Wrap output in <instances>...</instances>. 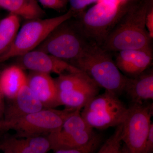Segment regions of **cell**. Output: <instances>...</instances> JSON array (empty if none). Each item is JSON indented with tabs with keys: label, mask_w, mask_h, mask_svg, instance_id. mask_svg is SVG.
<instances>
[{
	"label": "cell",
	"mask_w": 153,
	"mask_h": 153,
	"mask_svg": "<svg viewBox=\"0 0 153 153\" xmlns=\"http://www.w3.org/2000/svg\"><path fill=\"white\" fill-rule=\"evenodd\" d=\"M149 0H135L115 26L101 47L107 52L145 49L152 39L146 27Z\"/></svg>",
	"instance_id": "6da1fadb"
},
{
	"label": "cell",
	"mask_w": 153,
	"mask_h": 153,
	"mask_svg": "<svg viewBox=\"0 0 153 153\" xmlns=\"http://www.w3.org/2000/svg\"><path fill=\"white\" fill-rule=\"evenodd\" d=\"M108 52L91 41L82 55L70 63L85 72L99 87L118 96L124 92L128 77L121 72Z\"/></svg>",
	"instance_id": "7a4b0ae2"
},
{
	"label": "cell",
	"mask_w": 153,
	"mask_h": 153,
	"mask_svg": "<svg viewBox=\"0 0 153 153\" xmlns=\"http://www.w3.org/2000/svg\"><path fill=\"white\" fill-rule=\"evenodd\" d=\"M135 0H103L76 16L77 23L90 41L101 46Z\"/></svg>",
	"instance_id": "3957f363"
},
{
	"label": "cell",
	"mask_w": 153,
	"mask_h": 153,
	"mask_svg": "<svg viewBox=\"0 0 153 153\" xmlns=\"http://www.w3.org/2000/svg\"><path fill=\"white\" fill-rule=\"evenodd\" d=\"M72 18L56 27L34 50L53 55L70 63L80 56L91 41Z\"/></svg>",
	"instance_id": "277c9868"
},
{
	"label": "cell",
	"mask_w": 153,
	"mask_h": 153,
	"mask_svg": "<svg viewBox=\"0 0 153 153\" xmlns=\"http://www.w3.org/2000/svg\"><path fill=\"white\" fill-rule=\"evenodd\" d=\"M74 17L69 10L58 16L27 21L19 28L8 51L0 57V63L36 49L58 25Z\"/></svg>",
	"instance_id": "5b68a950"
},
{
	"label": "cell",
	"mask_w": 153,
	"mask_h": 153,
	"mask_svg": "<svg viewBox=\"0 0 153 153\" xmlns=\"http://www.w3.org/2000/svg\"><path fill=\"white\" fill-rule=\"evenodd\" d=\"M128 110L118 96L105 91L91 99L83 107L80 114L89 127L105 129L123 123Z\"/></svg>",
	"instance_id": "8992f818"
},
{
	"label": "cell",
	"mask_w": 153,
	"mask_h": 153,
	"mask_svg": "<svg viewBox=\"0 0 153 153\" xmlns=\"http://www.w3.org/2000/svg\"><path fill=\"white\" fill-rule=\"evenodd\" d=\"M75 110L44 108L13 121H4L6 131L13 130L16 131L13 136L17 137L47 135L60 131L66 119Z\"/></svg>",
	"instance_id": "52a82bcc"
},
{
	"label": "cell",
	"mask_w": 153,
	"mask_h": 153,
	"mask_svg": "<svg viewBox=\"0 0 153 153\" xmlns=\"http://www.w3.org/2000/svg\"><path fill=\"white\" fill-rule=\"evenodd\" d=\"M153 105L132 103L123 124L122 140L128 153H142L151 124Z\"/></svg>",
	"instance_id": "ba28073f"
},
{
	"label": "cell",
	"mask_w": 153,
	"mask_h": 153,
	"mask_svg": "<svg viewBox=\"0 0 153 153\" xmlns=\"http://www.w3.org/2000/svg\"><path fill=\"white\" fill-rule=\"evenodd\" d=\"M16 65L23 70L60 75L82 71L75 66L46 52L33 50L16 57Z\"/></svg>",
	"instance_id": "9c48e42d"
},
{
	"label": "cell",
	"mask_w": 153,
	"mask_h": 153,
	"mask_svg": "<svg viewBox=\"0 0 153 153\" xmlns=\"http://www.w3.org/2000/svg\"><path fill=\"white\" fill-rule=\"evenodd\" d=\"M152 60V49L150 47L145 49L120 51L115 63L125 76L133 77L148 69Z\"/></svg>",
	"instance_id": "30bf717a"
},
{
	"label": "cell",
	"mask_w": 153,
	"mask_h": 153,
	"mask_svg": "<svg viewBox=\"0 0 153 153\" xmlns=\"http://www.w3.org/2000/svg\"><path fill=\"white\" fill-rule=\"evenodd\" d=\"M27 85L44 108L60 106L58 91L50 74L30 71L27 76Z\"/></svg>",
	"instance_id": "8fae6325"
},
{
	"label": "cell",
	"mask_w": 153,
	"mask_h": 153,
	"mask_svg": "<svg viewBox=\"0 0 153 153\" xmlns=\"http://www.w3.org/2000/svg\"><path fill=\"white\" fill-rule=\"evenodd\" d=\"M9 101V104L5 105L4 114V120L7 122L17 120L44 108L30 90L27 83L13 99Z\"/></svg>",
	"instance_id": "7c38bea8"
},
{
	"label": "cell",
	"mask_w": 153,
	"mask_h": 153,
	"mask_svg": "<svg viewBox=\"0 0 153 153\" xmlns=\"http://www.w3.org/2000/svg\"><path fill=\"white\" fill-rule=\"evenodd\" d=\"M51 150L47 135L27 137L7 136L0 140V151L11 153H48Z\"/></svg>",
	"instance_id": "4fadbf2b"
},
{
	"label": "cell",
	"mask_w": 153,
	"mask_h": 153,
	"mask_svg": "<svg viewBox=\"0 0 153 153\" xmlns=\"http://www.w3.org/2000/svg\"><path fill=\"white\" fill-rule=\"evenodd\" d=\"M96 134L91 128L83 130L61 128L47 136L51 150L54 151L82 146L89 142Z\"/></svg>",
	"instance_id": "5bb4252c"
},
{
	"label": "cell",
	"mask_w": 153,
	"mask_h": 153,
	"mask_svg": "<svg viewBox=\"0 0 153 153\" xmlns=\"http://www.w3.org/2000/svg\"><path fill=\"white\" fill-rule=\"evenodd\" d=\"M124 92L132 103L142 104L144 101L153 100V69H147L135 77H128Z\"/></svg>",
	"instance_id": "9a60e30c"
},
{
	"label": "cell",
	"mask_w": 153,
	"mask_h": 153,
	"mask_svg": "<svg viewBox=\"0 0 153 153\" xmlns=\"http://www.w3.org/2000/svg\"><path fill=\"white\" fill-rule=\"evenodd\" d=\"M27 83L25 70L16 64L0 71V88L4 98L9 100L13 99Z\"/></svg>",
	"instance_id": "2e32d148"
},
{
	"label": "cell",
	"mask_w": 153,
	"mask_h": 153,
	"mask_svg": "<svg viewBox=\"0 0 153 153\" xmlns=\"http://www.w3.org/2000/svg\"><path fill=\"white\" fill-rule=\"evenodd\" d=\"M0 7L27 21L43 19L45 15L36 0H0Z\"/></svg>",
	"instance_id": "e0dca14e"
},
{
	"label": "cell",
	"mask_w": 153,
	"mask_h": 153,
	"mask_svg": "<svg viewBox=\"0 0 153 153\" xmlns=\"http://www.w3.org/2000/svg\"><path fill=\"white\" fill-rule=\"evenodd\" d=\"M100 88L94 83L74 91L58 92L60 105H64L66 108L81 110L91 99L98 94Z\"/></svg>",
	"instance_id": "ac0fdd59"
},
{
	"label": "cell",
	"mask_w": 153,
	"mask_h": 153,
	"mask_svg": "<svg viewBox=\"0 0 153 153\" xmlns=\"http://www.w3.org/2000/svg\"><path fill=\"white\" fill-rule=\"evenodd\" d=\"M20 26V18L14 14L0 20V57L10 48Z\"/></svg>",
	"instance_id": "d6986e66"
},
{
	"label": "cell",
	"mask_w": 153,
	"mask_h": 153,
	"mask_svg": "<svg viewBox=\"0 0 153 153\" xmlns=\"http://www.w3.org/2000/svg\"><path fill=\"white\" fill-rule=\"evenodd\" d=\"M54 80L58 92L76 90L94 82L82 71L60 74Z\"/></svg>",
	"instance_id": "ffe728a7"
},
{
	"label": "cell",
	"mask_w": 153,
	"mask_h": 153,
	"mask_svg": "<svg viewBox=\"0 0 153 153\" xmlns=\"http://www.w3.org/2000/svg\"><path fill=\"white\" fill-rule=\"evenodd\" d=\"M122 124L117 126L114 133L96 153H119L122 147Z\"/></svg>",
	"instance_id": "44dd1931"
},
{
	"label": "cell",
	"mask_w": 153,
	"mask_h": 153,
	"mask_svg": "<svg viewBox=\"0 0 153 153\" xmlns=\"http://www.w3.org/2000/svg\"><path fill=\"white\" fill-rule=\"evenodd\" d=\"M102 141V137L97 134L90 141L79 147L66 149L57 150L54 153H94L98 149Z\"/></svg>",
	"instance_id": "7402d4cb"
},
{
	"label": "cell",
	"mask_w": 153,
	"mask_h": 153,
	"mask_svg": "<svg viewBox=\"0 0 153 153\" xmlns=\"http://www.w3.org/2000/svg\"><path fill=\"white\" fill-rule=\"evenodd\" d=\"M99 0H68L69 10L73 13L74 17L81 13L88 6Z\"/></svg>",
	"instance_id": "603a6c76"
},
{
	"label": "cell",
	"mask_w": 153,
	"mask_h": 153,
	"mask_svg": "<svg viewBox=\"0 0 153 153\" xmlns=\"http://www.w3.org/2000/svg\"><path fill=\"white\" fill-rule=\"evenodd\" d=\"M44 7L55 10L64 9L68 3V0H38Z\"/></svg>",
	"instance_id": "cb8c5ba5"
},
{
	"label": "cell",
	"mask_w": 153,
	"mask_h": 153,
	"mask_svg": "<svg viewBox=\"0 0 153 153\" xmlns=\"http://www.w3.org/2000/svg\"><path fill=\"white\" fill-rule=\"evenodd\" d=\"M146 27L149 35L153 38V0H149L146 18Z\"/></svg>",
	"instance_id": "d4e9b609"
},
{
	"label": "cell",
	"mask_w": 153,
	"mask_h": 153,
	"mask_svg": "<svg viewBox=\"0 0 153 153\" xmlns=\"http://www.w3.org/2000/svg\"><path fill=\"white\" fill-rule=\"evenodd\" d=\"M153 123H152L142 153H153Z\"/></svg>",
	"instance_id": "484cf974"
},
{
	"label": "cell",
	"mask_w": 153,
	"mask_h": 153,
	"mask_svg": "<svg viewBox=\"0 0 153 153\" xmlns=\"http://www.w3.org/2000/svg\"><path fill=\"white\" fill-rule=\"evenodd\" d=\"M4 99V97L0 88V121L4 120V114L5 108Z\"/></svg>",
	"instance_id": "4316f807"
},
{
	"label": "cell",
	"mask_w": 153,
	"mask_h": 153,
	"mask_svg": "<svg viewBox=\"0 0 153 153\" xmlns=\"http://www.w3.org/2000/svg\"><path fill=\"white\" fill-rule=\"evenodd\" d=\"M0 131H6L5 123L4 120L0 121Z\"/></svg>",
	"instance_id": "83f0119b"
},
{
	"label": "cell",
	"mask_w": 153,
	"mask_h": 153,
	"mask_svg": "<svg viewBox=\"0 0 153 153\" xmlns=\"http://www.w3.org/2000/svg\"><path fill=\"white\" fill-rule=\"evenodd\" d=\"M119 153H128V151L127 149L126 148V147L124 145L121 148L120 151Z\"/></svg>",
	"instance_id": "f1b7e54d"
},
{
	"label": "cell",
	"mask_w": 153,
	"mask_h": 153,
	"mask_svg": "<svg viewBox=\"0 0 153 153\" xmlns=\"http://www.w3.org/2000/svg\"><path fill=\"white\" fill-rule=\"evenodd\" d=\"M3 153H11L10 152H7V151H3Z\"/></svg>",
	"instance_id": "f546056e"
},
{
	"label": "cell",
	"mask_w": 153,
	"mask_h": 153,
	"mask_svg": "<svg viewBox=\"0 0 153 153\" xmlns=\"http://www.w3.org/2000/svg\"><path fill=\"white\" fill-rule=\"evenodd\" d=\"M0 20H1V19H0Z\"/></svg>",
	"instance_id": "4dcf8cb0"
}]
</instances>
